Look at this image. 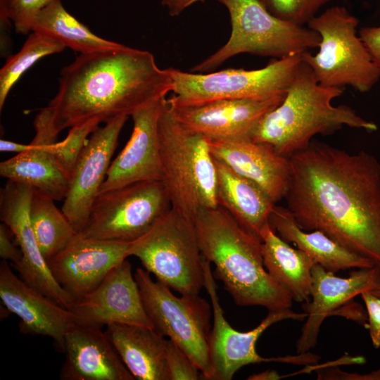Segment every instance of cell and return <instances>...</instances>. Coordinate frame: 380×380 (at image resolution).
Instances as JSON below:
<instances>
[{"instance_id":"29","label":"cell","mask_w":380,"mask_h":380,"mask_svg":"<svg viewBox=\"0 0 380 380\" xmlns=\"http://www.w3.org/2000/svg\"><path fill=\"white\" fill-rule=\"evenodd\" d=\"M54 200L34 190L29 216L39 249L47 261L64 250L78 236Z\"/></svg>"},{"instance_id":"6","label":"cell","mask_w":380,"mask_h":380,"mask_svg":"<svg viewBox=\"0 0 380 380\" xmlns=\"http://www.w3.org/2000/svg\"><path fill=\"white\" fill-rule=\"evenodd\" d=\"M217 1L229 12L231 35L225 44L192 68L193 72H209L238 54L282 58L302 54L319 45L317 32L275 16L265 0Z\"/></svg>"},{"instance_id":"13","label":"cell","mask_w":380,"mask_h":380,"mask_svg":"<svg viewBox=\"0 0 380 380\" xmlns=\"http://www.w3.org/2000/svg\"><path fill=\"white\" fill-rule=\"evenodd\" d=\"M34 190L11 180L1 189V220L11 229L22 252V259L14 267L25 283L71 310L75 299L53 277L31 226L29 208Z\"/></svg>"},{"instance_id":"31","label":"cell","mask_w":380,"mask_h":380,"mask_svg":"<svg viewBox=\"0 0 380 380\" xmlns=\"http://www.w3.org/2000/svg\"><path fill=\"white\" fill-rule=\"evenodd\" d=\"M100 123L98 120H90L75 125L70 128L63 140L53 144L52 152L70 177L88 137L97 129Z\"/></svg>"},{"instance_id":"15","label":"cell","mask_w":380,"mask_h":380,"mask_svg":"<svg viewBox=\"0 0 380 380\" xmlns=\"http://www.w3.org/2000/svg\"><path fill=\"white\" fill-rule=\"evenodd\" d=\"M71 311L75 322L81 324L99 327L125 324L154 329L127 259L113 267L94 290L76 299Z\"/></svg>"},{"instance_id":"33","label":"cell","mask_w":380,"mask_h":380,"mask_svg":"<svg viewBox=\"0 0 380 380\" xmlns=\"http://www.w3.org/2000/svg\"><path fill=\"white\" fill-rule=\"evenodd\" d=\"M52 0H0V21L11 22L18 33L27 34L36 15Z\"/></svg>"},{"instance_id":"28","label":"cell","mask_w":380,"mask_h":380,"mask_svg":"<svg viewBox=\"0 0 380 380\" xmlns=\"http://www.w3.org/2000/svg\"><path fill=\"white\" fill-rule=\"evenodd\" d=\"M31 32L47 35L80 53L118 46L120 44L94 34L72 16L61 0H52L34 17Z\"/></svg>"},{"instance_id":"23","label":"cell","mask_w":380,"mask_h":380,"mask_svg":"<svg viewBox=\"0 0 380 380\" xmlns=\"http://www.w3.org/2000/svg\"><path fill=\"white\" fill-rule=\"evenodd\" d=\"M35 135L28 150L0 163V175L20 182L54 201L65 198L70 177L64 171L52 152L58 135L47 120L37 115L34 120Z\"/></svg>"},{"instance_id":"36","label":"cell","mask_w":380,"mask_h":380,"mask_svg":"<svg viewBox=\"0 0 380 380\" xmlns=\"http://www.w3.org/2000/svg\"><path fill=\"white\" fill-rule=\"evenodd\" d=\"M316 371L318 379L380 380V368L365 374L348 373L337 367H319L316 368Z\"/></svg>"},{"instance_id":"9","label":"cell","mask_w":380,"mask_h":380,"mask_svg":"<svg viewBox=\"0 0 380 380\" xmlns=\"http://www.w3.org/2000/svg\"><path fill=\"white\" fill-rule=\"evenodd\" d=\"M301 54L275 58L256 70L227 69L197 73L170 68L173 106H195L219 99H284L301 63Z\"/></svg>"},{"instance_id":"20","label":"cell","mask_w":380,"mask_h":380,"mask_svg":"<svg viewBox=\"0 0 380 380\" xmlns=\"http://www.w3.org/2000/svg\"><path fill=\"white\" fill-rule=\"evenodd\" d=\"M0 298L20 318L22 332L49 336L63 351L65 335L75 321L73 312L17 277L5 260L0 262Z\"/></svg>"},{"instance_id":"21","label":"cell","mask_w":380,"mask_h":380,"mask_svg":"<svg viewBox=\"0 0 380 380\" xmlns=\"http://www.w3.org/2000/svg\"><path fill=\"white\" fill-rule=\"evenodd\" d=\"M208 141L214 159L253 181L275 204L285 198L290 181V161L272 146L255 141L250 137Z\"/></svg>"},{"instance_id":"16","label":"cell","mask_w":380,"mask_h":380,"mask_svg":"<svg viewBox=\"0 0 380 380\" xmlns=\"http://www.w3.org/2000/svg\"><path fill=\"white\" fill-rule=\"evenodd\" d=\"M167 97L132 115L133 129L124 148L110 163L99 193L146 181H162L158 120Z\"/></svg>"},{"instance_id":"3","label":"cell","mask_w":380,"mask_h":380,"mask_svg":"<svg viewBox=\"0 0 380 380\" xmlns=\"http://www.w3.org/2000/svg\"><path fill=\"white\" fill-rule=\"evenodd\" d=\"M202 255L235 304L270 310L291 308L290 292L266 270L261 241L220 206L202 208L194 217Z\"/></svg>"},{"instance_id":"30","label":"cell","mask_w":380,"mask_h":380,"mask_svg":"<svg viewBox=\"0 0 380 380\" xmlns=\"http://www.w3.org/2000/svg\"><path fill=\"white\" fill-rule=\"evenodd\" d=\"M65 47L56 39L31 32L20 50L8 58L0 70V110L16 82L30 68L44 56L60 53Z\"/></svg>"},{"instance_id":"1","label":"cell","mask_w":380,"mask_h":380,"mask_svg":"<svg viewBox=\"0 0 380 380\" xmlns=\"http://www.w3.org/2000/svg\"><path fill=\"white\" fill-rule=\"evenodd\" d=\"M284 199L300 228L317 230L380 267V163L311 141L289 158Z\"/></svg>"},{"instance_id":"12","label":"cell","mask_w":380,"mask_h":380,"mask_svg":"<svg viewBox=\"0 0 380 380\" xmlns=\"http://www.w3.org/2000/svg\"><path fill=\"white\" fill-rule=\"evenodd\" d=\"M204 287L211 300L213 327L209 338V356L212 369L211 380H230L241 367L260 362H283L296 365L312 364L319 357L310 352L277 357H264L256 351L260 335L271 325L284 319L303 321L306 312H296L291 308L270 310L254 329L239 331L234 329L224 317L220 303L217 286L211 270V263L203 258Z\"/></svg>"},{"instance_id":"14","label":"cell","mask_w":380,"mask_h":380,"mask_svg":"<svg viewBox=\"0 0 380 380\" xmlns=\"http://www.w3.org/2000/svg\"><path fill=\"white\" fill-rule=\"evenodd\" d=\"M129 116L121 115L97 127L88 138L72 173L62 211L78 234L85 227Z\"/></svg>"},{"instance_id":"24","label":"cell","mask_w":380,"mask_h":380,"mask_svg":"<svg viewBox=\"0 0 380 380\" xmlns=\"http://www.w3.org/2000/svg\"><path fill=\"white\" fill-rule=\"evenodd\" d=\"M106 333L134 379L170 380L165 360L166 338L154 329L110 324Z\"/></svg>"},{"instance_id":"37","label":"cell","mask_w":380,"mask_h":380,"mask_svg":"<svg viewBox=\"0 0 380 380\" xmlns=\"http://www.w3.org/2000/svg\"><path fill=\"white\" fill-rule=\"evenodd\" d=\"M11 231L4 222L0 224V256L2 260L10 261L13 266L22 259V252L11 239Z\"/></svg>"},{"instance_id":"2","label":"cell","mask_w":380,"mask_h":380,"mask_svg":"<svg viewBox=\"0 0 380 380\" xmlns=\"http://www.w3.org/2000/svg\"><path fill=\"white\" fill-rule=\"evenodd\" d=\"M58 89L42 108L53 131L98 120L106 122L137 110L172 92L170 68H160L153 55L123 44L80 53L64 67Z\"/></svg>"},{"instance_id":"40","label":"cell","mask_w":380,"mask_h":380,"mask_svg":"<svg viewBox=\"0 0 380 380\" xmlns=\"http://www.w3.org/2000/svg\"><path fill=\"white\" fill-rule=\"evenodd\" d=\"M30 147V144H24L5 139L0 140V151L3 152H15L18 154L28 150Z\"/></svg>"},{"instance_id":"8","label":"cell","mask_w":380,"mask_h":380,"mask_svg":"<svg viewBox=\"0 0 380 380\" xmlns=\"http://www.w3.org/2000/svg\"><path fill=\"white\" fill-rule=\"evenodd\" d=\"M129 254L157 281L181 295L199 294L204 287L203 256L194 220L173 208L131 242Z\"/></svg>"},{"instance_id":"19","label":"cell","mask_w":380,"mask_h":380,"mask_svg":"<svg viewBox=\"0 0 380 380\" xmlns=\"http://www.w3.org/2000/svg\"><path fill=\"white\" fill-rule=\"evenodd\" d=\"M284 99H219L189 106H173L167 103L185 128L208 139H229L250 137L260 120Z\"/></svg>"},{"instance_id":"41","label":"cell","mask_w":380,"mask_h":380,"mask_svg":"<svg viewBox=\"0 0 380 380\" xmlns=\"http://www.w3.org/2000/svg\"><path fill=\"white\" fill-rule=\"evenodd\" d=\"M281 376L274 370H267L260 373L251 375L249 380H276L281 379Z\"/></svg>"},{"instance_id":"38","label":"cell","mask_w":380,"mask_h":380,"mask_svg":"<svg viewBox=\"0 0 380 380\" xmlns=\"http://www.w3.org/2000/svg\"><path fill=\"white\" fill-rule=\"evenodd\" d=\"M359 35L380 70V25L362 27Z\"/></svg>"},{"instance_id":"27","label":"cell","mask_w":380,"mask_h":380,"mask_svg":"<svg viewBox=\"0 0 380 380\" xmlns=\"http://www.w3.org/2000/svg\"><path fill=\"white\" fill-rule=\"evenodd\" d=\"M260 239L264 266L270 275L290 292L293 300L308 302L316 262L281 239L269 223L261 232Z\"/></svg>"},{"instance_id":"32","label":"cell","mask_w":380,"mask_h":380,"mask_svg":"<svg viewBox=\"0 0 380 380\" xmlns=\"http://www.w3.org/2000/svg\"><path fill=\"white\" fill-rule=\"evenodd\" d=\"M331 0H265L275 16L299 25L308 24Z\"/></svg>"},{"instance_id":"10","label":"cell","mask_w":380,"mask_h":380,"mask_svg":"<svg viewBox=\"0 0 380 380\" xmlns=\"http://www.w3.org/2000/svg\"><path fill=\"white\" fill-rule=\"evenodd\" d=\"M146 312L154 329L178 345L205 379L211 380L209 338L212 305L198 294L177 296L139 267L134 272Z\"/></svg>"},{"instance_id":"7","label":"cell","mask_w":380,"mask_h":380,"mask_svg":"<svg viewBox=\"0 0 380 380\" xmlns=\"http://www.w3.org/2000/svg\"><path fill=\"white\" fill-rule=\"evenodd\" d=\"M307 25L320 37L319 51L304 52L301 58L319 83L365 93L378 82L380 70L357 33V18L346 7H330Z\"/></svg>"},{"instance_id":"18","label":"cell","mask_w":380,"mask_h":380,"mask_svg":"<svg viewBox=\"0 0 380 380\" xmlns=\"http://www.w3.org/2000/svg\"><path fill=\"white\" fill-rule=\"evenodd\" d=\"M310 300L302 303L308 316L296 344L297 353L309 352L317 343L324 320L362 292L380 287V267L359 268L346 278L337 277L315 263L312 269Z\"/></svg>"},{"instance_id":"42","label":"cell","mask_w":380,"mask_h":380,"mask_svg":"<svg viewBox=\"0 0 380 380\" xmlns=\"http://www.w3.org/2000/svg\"><path fill=\"white\" fill-rule=\"evenodd\" d=\"M372 293H374V295L380 297V287L376 289H374V290H372V291H370Z\"/></svg>"},{"instance_id":"11","label":"cell","mask_w":380,"mask_h":380,"mask_svg":"<svg viewBox=\"0 0 380 380\" xmlns=\"http://www.w3.org/2000/svg\"><path fill=\"white\" fill-rule=\"evenodd\" d=\"M172 208L162 181L131 184L98 195L79 236L132 242Z\"/></svg>"},{"instance_id":"26","label":"cell","mask_w":380,"mask_h":380,"mask_svg":"<svg viewBox=\"0 0 380 380\" xmlns=\"http://www.w3.org/2000/svg\"><path fill=\"white\" fill-rule=\"evenodd\" d=\"M268 222L281 239L293 243L327 271L335 273L374 266L372 260L346 249L323 232L300 228L286 207L275 205Z\"/></svg>"},{"instance_id":"34","label":"cell","mask_w":380,"mask_h":380,"mask_svg":"<svg viewBox=\"0 0 380 380\" xmlns=\"http://www.w3.org/2000/svg\"><path fill=\"white\" fill-rule=\"evenodd\" d=\"M165 360L170 380H197L202 377L191 358L169 338L165 343Z\"/></svg>"},{"instance_id":"17","label":"cell","mask_w":380,"mask_h":380,"mask_svg":"<svg viewBox=\"0 0 380 380\" xmlns=\"http://www.w3.org/2000/svg\"><path fill=\"white\" fill-rule=\"evenodd\" d=\"M131 242L78 236L48 261L61 287L75 300L94 290L109 272L129 256Z\"/></svg>"},{"instance_id":"4","label":"cell","mask_w":380,"mask_h":380,"mask_svg":"<svg viewBox=\"0 0 380 380\" xmlns=\"http://www.w3.org/2000/svg\"><path fill=\"white\" fill-rule=\"evenodd\" d=\"M343 93V88L319 83L301 61L286 96L260 120L250 138L270 144L289 158L307 148L316 134H331L344 126L377 130L375 123L365 120L350 107L332 104Z\"/></svg>"},{"instance_id":"35","label":"cell","mask_w":380,"mask_h":380,"mask_svg":"<svg viewBox=\"0 0 380 380\" xmlns=\"http://www.w3.org/2000/svg\"><path fill=\"white\" fill-rule=\"evenodd\" d=\"M360 296L367 308L366 328L369 329L373 346L377 349L380 347V297L370 291H364Z\"/></svg>"},{"instance_id":"22","label":"cell","mask_w":380,"mask_h":380,"mask_svg":"<svg viewBox=\"0 0 380 380\" xmlns=\"http://www.w3.org/2000/svg\"><path fill=\"white\" fill-rule=\"evenodd\" d=\"M63 380H134L101 327L74 322L65 335Z\"/></svg>"},{"instance_id":"25","label":"cell","mask_w":380,"mask_h":380,"mask_svg":"<svg viewBox=\"0 0 380 380\" xmlns=\"http://www.w3.org/2000/svg\"><path fill=\"white\" fill-rule=\"evenodd\" d=\"M216 170V200L246 230L260 241L276 205L255 183L214 159Z\"/></svg>"},{"instance_id":"5","label":"cell","mask_w":380,"mask_h":380,"mask_svg":"<svg viewBox=\"0 0 380 380\" xmlns=\"http://www.w3.org/2000/svg\"><path fill=\"white\" fill-rule=\"evenodd\" d=\"M163 179L172 208L194 220L202 208L217 205L216 170L208 139L174 116L166 98L158 120Z\"/></svg>"},{"instance_id":"39","label":"cell","mask_w":380,"mask_h":380,"mask_svg":"<svg viewBox=\"0 0 380 380\" xmlns=\"http://www.w3.org/2000/svg\"><path fill=\"white\" fill-rule=\"evenodd\" d=\"M205 0H162L161 4L166 7L170 16H177L186 8L198 2H204Z\"/></svg>"}]
</instances>
